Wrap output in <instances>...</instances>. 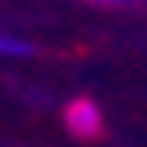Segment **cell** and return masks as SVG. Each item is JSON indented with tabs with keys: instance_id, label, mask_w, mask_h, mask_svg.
Instances as JSON below:
<instances>
[{
	"instance_id": "obj_2",
	"label": "cell",
	"mask_w": 147,
	"mask_h": 147,
	"mask_svg": "<svg viewBox=\"0 0 147 147\" xmlns=\"http://www.w3.org/2000/svg\"><path fill=\"white\" fill-rule=\"evenodd\" d=\"M28 44L24 40H12V36H0V56H28Z\"/></svg>"
},
{
	"instance_id": "obj_1",
	"label": "cell",
	"mask_w": 147,
	"mask_h": 147,
	"mask_svg": "<svg viewBox=\"0 0 147 147\" xmlns=\"http://www.w3.org/2000/svg\"><path fill=\"white\" fill-rule=\"evenodd\" d=\"M68 127H72L76 135H96L103 119H99V107L92 99H72V107H68Z\"/></svg>"
},
{
	"instance_id": "obj_3",
	"label": "cell",
	"mask_w": 147,
	"mask_h": 147,
	"mask_svg": "<svg viewBox=\"0 0 147 147\" xmlns=\"http://www.w3.org/2000/svg\"><path fill=\"white\" fill-rule=\"evenodd\" d=\"M99 4H139V0H99Z\"/></svg>"
}]
</instances>
